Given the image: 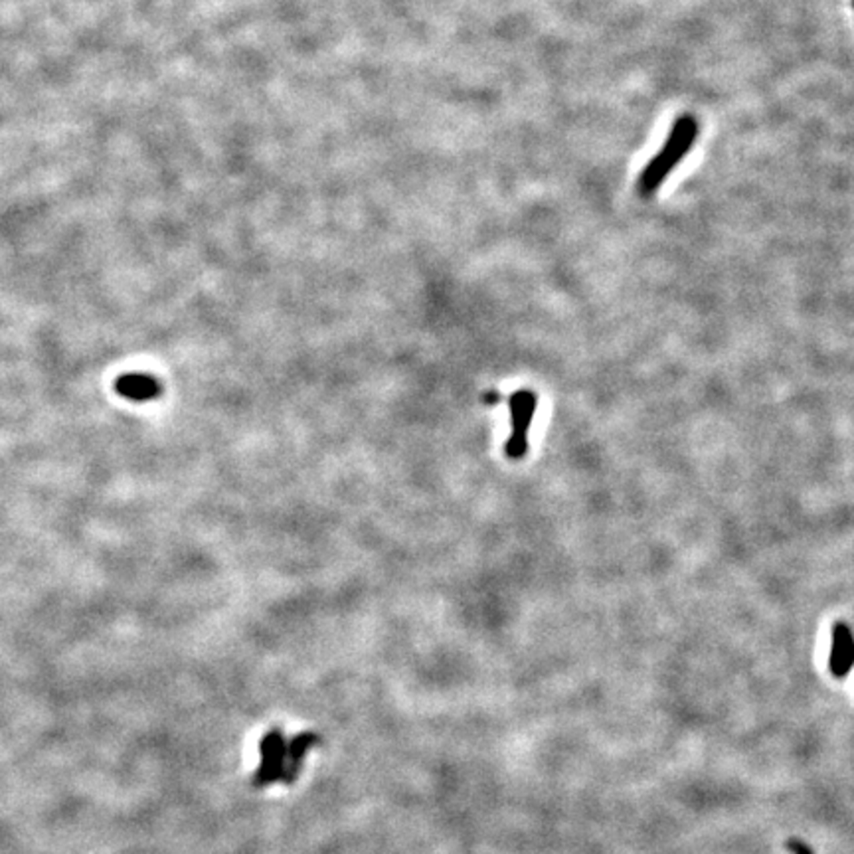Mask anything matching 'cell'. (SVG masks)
I'll list each match as a JSON object with an SVG mask.
<instances>
[{"mask_svg":"<svg viewBox=\"0 0 854 854\" xmlns=\"http://www.w3.org/2000/svg\"><path fill=\"white\" fill-rule=\"evenodd\" d=\"M499 400H500V398H499L497 392H492V394L487 392V394H485V402H487V403H497Z\"/></svg>","mask_w":854,"mask_h":854,"instance_id":"obj_6","label":"cell"},{"mask_svg":"<svg viewBox=\"0 0 854 854\" xmlns=\"http://www.w3.org/2000/svg\"><path fill=\"white\" fill-rule=\"evenodd\" d=\"M698 133H700L698 119L690 116V113H684V116H681L673 123L671 133H668L663 147H660V151L650 158L639 176L637 190L641 196L649 198L655 195L660 184L668 179V174H671L676 166L684 161V156L689 155L692 145L697 143Z\"/></svg>","mask_w":854,"mask_h":854,"instance_id":"obj_1","label":"cell"},{"mask_svg":"<svg viewBox=\"0 0 854 854\" xmlns=\"http://www.w3.org/2000/svg\"><path fill=\"white\" fill-rule=\"evenodd\" d=\"M787 849L791 854H815L813 849L809 847L807 842H803L801 839H789L787 841Z\"/></svg>","mask_w":854,"mask_h":854,"instance_id":"obj_5","label":"cell"},{"mask_svg":"<svg viewBox=\"0 0 854 854\" xmlns=\"http://www.w3.org/2000/svg\"><path fill=\"white\" fill-rule=\"evenodd\" d=\"M852 6H854V0H852Z\"/></svg>","mask_w":854,"mask_h":854,"instance_id":"obj_7","label":"cell"},{"mask_svg":"<svg viewBox=\"0 0 854 854\" xmlns=\"http://www.w3.org/2000/svg\"><path fill=\"white\" fill-rule=\"evenodd\" d=\"M536 403L539 398L532 390H516L510 395L508 406H510V421H513V431H510V437L507 439L505 453L510 459H523L528 451V434H531V426L536 413Z\"/></svg>","mask_w":854,"mask_h":854,"instance_id":"obj_2","label":"cell"},{"mask_svg":"<svg viewBox=\"0 0 854 854\" xmlns=\"http://www.w3.org/2000/svg\"><path fill=\"white\" fill-rule=\"evenodd\" d=\"M829 668L836 679H844L854 668V633L849 625L842 621L833 625Z\"/></svg>","mask_w":854,"mask_h":854,"instance_id":"obj_3","label":"cell"},{"mask_svg":"<svg viewBox=\"0 0 854 854\" xmlns=\"http://www.w3.org/2000/svg\"><path fill=\"white\" fill-rule=\"evenodd\" d=\"M117 392L133 402H148L161 395V384L148 374H125L117 380Z\"/></svg>","mask_w":854,"mask_h":854,"instance_id":"obj_4","label":"cell"}]
</instances>
